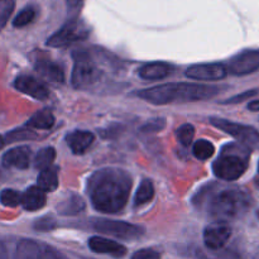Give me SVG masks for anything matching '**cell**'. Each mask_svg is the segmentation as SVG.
I'll return each instance as SVG.
<instances>
[{
	"mask_svg": "<svg viewBox=\"0 0 259 259\" xmlns=\"http://www.w3.org/2000/svg\"><path fill=\"white\" fill-rule=\"evenodd\" d=\"M132 179L124 169L103 168L91 175L88 194L93 206L105 214H115L124 209L129 200Z\"/></svg>",
	"mask_w": 259,
	"mask_h": 259,
	"instance_id": "6da1fadb",
	"label": "cell"
},
{
	"mask_svg": "<svg viewBox=\"0 0 259 259\" xmlns=\"http://www.w3.org/2000/svg\"><path fill=\"white\" fill-rule=\"evenodd\" d=\"M218 94H219V88L217 86L191 82H169L144 89L138 91L137 95L154 105H167V104L206 100L214 98Z\"/></svg>",
	"mask_w": 259,
	"mask_h": 259,
	"instance_id": "7a4b0ae2",
	"label": "cell"
},
{
	"mask_svg": "<svg viewBox=\"0 0 259 259\" xmlns=\"http://www.w3.org/2000/svg\"><path fill=\"white\" fill-rule=\"evenodd\" d=\"M199 201H201L209 217L225 223L245 214L252 205V196L239 187H224L210 190L205 196L201 195Z\"/></svg>",
	"mask_w": 259,
	"mask_h": 259,
	"instance_id": "3957f363",
	"label": "cell"
},
{
	"mask_svg": "<svg viewBox=\"0 0 259 259\" xmlns=\"http://www.w3.org/2000/svg\"><path fill=\"white\" fill-rule=\"evenodd\" d=\"M249 149L242 144H229L212 164L215 176L224 181H235L243 176L248 167Z\"/></svg>",
	"mask_w": 259,
	"mask_h": 259,
	"instance_id": "277c9868",
	"label": "cell"
},
{
	"mask_svg": "<svg viewBox=\"0 0 259 259\" xmlns=\"http://www.w3.org/2000/svg\"><path fill=\"white\" fill-rule=\"evenodd\" d=\"M101 71L86 51L73 52V70L71 82L75 89H85L98 82Z\"/></svg>",
	"mask_w": 259,
	"mask_h": 259,
	"instance_id": "5b68a950",
	"label": "cell"
},
{
	"mask_svg": "<svg viewBox=\"0 0 259 259\" xmlns=\"http://www.w3.org/2000/svg\"><path fill=\"white\" fill-rule=\"evenodd\" d=\"M210 123L215 128L232 136L233 138L237 139L242 146L247 147L248 149L259 148V132L257 129L222 118H210Z\"/></svg>",
	"mask_w": 259,
	"mask_h": 259,
	"instance_id": "8992f818",
	"label": "cell"
},
{
	"mask_svg": "<svg viewBox=\"0 0 259 259\" xmlns=\"http://www.w3.org/2000/svg\"><path fill=\"white\" fill-rule=\"evenodd\" d=\"M89 29L80 19H71L63 24L47 40L50 47L63 48L88 38Z\"/></svg>",
	"mask_w": 259,
	"mask_h": 259,
	"instance_id": "52a82bcc",
	"label": "cell"
},
{
	"mask_svg": "<svg viewBox=\"0 0 259 259\" xmlns=\"http://www.w3.org/2000/svg\"><path fill=\"white\" fill-rule=\"evenodd\" d=\"M94 229L101 234L110 235V237L119 238V239H137L143 235V229L138 225L131 223L119 222V220L99 219L93 224Z\"/></svg>",
	"mask_w": 259,
	"mask_h": 259,
	"instance_id": "ba28073f",
	"label": "cell"
},
{
	"mask_svg": "<svg viewBox=\"0 0 259 259\" xmlns=\"http://www.w3.org/2000/svg\"><path fill=\"white\" fill-rule=\"evenodd\" d=\"M232 235V229L224 222L210 224L204 230V243L206 249L219 250L224 248Z\"/></svg>",
	"mask_w": 259,
	"mask_h": 259,
	"instance_id": "9c48e42d",
	"label": "cell"
},
{
	"mask_svg": "<svg viewBox=\"0 0 259 259\" xmlns=\"http://www.w3.org/2000/svg\"><path fill=\"white\" fill-rule=\"evenodd\" d=\"M228 70L230 73L237 76L249 75L259 70V51H244L229 62Z\"/></svg>",
	"mask_w": 259,
	"mask_h": 259,
	"instance_id": "30bf717a",
	"label": "cell"
},
{
	"mask_svg": "<svg viewBox=\"0 0 259 259\" xmlns=\"http://www.w3.org/2000/svg\"><path fill=\"white\" fill-rule=\"evenodd\" d=\"M228 70L220 63H197L190 66L186 70V76L192 80L218 81L227 76Z\"/></svg>",
	"mask_w": 259,
	"mask_h": 259,
	"instance_id": "8fae6325",
	"label": "cell"
},
{
	"mask_svg": "<svg viewBox=\"0 0 259 259\" xmlns=\"http://www.w3.org/2000/svg\"><path fill=\"white\" fill-rule=\"evenodd\" d=\"M15 259H60V257L51 247L25 239L18 244Z\"/></svg>",
	"mask_w": 259,
	"mask_h": 259,
	"instance_id": "7c38bea8",
	"label": "cell"
},
{
	"mask_svg": "<svg viewBox=\"0 0 259 259\" xmlns=\"http://www.w3.org/2000/svg\"><path fill=\"white\" fill-rule=\"evenodd\" d=\"M14 86L18 91L37 100H46L50 96V91L46 88L45 83L32 76H19L15 78Z\"/></svg>",
	"mask_w": 259,
	"mask_h": 259,
	"instance_id": "4fadbf2b",
	"label": "cell"
},
{
	"mask_svg": "<svg viewBox=\"0 0 259 259\" xmlns=\"http://www.w3.org/2000/svg\"><path fill=\"white\" fill-rule=\"evenodd\" d=\"M32 161V151L27 146H19L12 148L3 156V166L7 168L25 169Z\"/></svg>",
	"mask_w": 259,
	"mask_h": 259,
	"instance_id": "5bb4252c",
	"label": "cell"
},
{
	"mask_svg": "<svg viewBox=\"0 0 259 259\" xmlns=\"http://www.w3.org/2000/svg\"><path fill=\"white\" fill-rule=\"evenodd\" d=\"M89 248L99 254H109L120 258L126 254V248L120 243L104 237H93L89 239Z\"/></svg>",
	"mask_w": 259,
	"mask_h": 259,
	"instance_id": "9a60e30c",
	"label": "cell"
},
{
	"mask_svg": "<svg viewBox=\"0 0 259 259\" xmlns=\"http://www.w3.org/2000/svg\"><path fill=\"white\" fill-rule=\"evenodd\" d=\"M34 67L38 75L42 78H45L46 81H48V82L62 83L65 81L63 70L57 63L53 62V61L47 60V58H42V60H38L35 62Z\"/></svg>",
	"mask_w": 259,
	"mask_h": 259,
	"instance_id": "2e32d148",
	"label": "cell"
},
{
	"mask_svg": "<svg viewBox=\"0 0 259 259\" xmlns=\"http://www.w3.org/2000/svg\"><path fill=\"white\" fill-rule=\"evenodd\" d=\"M94 134L88 131H75L66 137L68 147L75 154H82L94 142Z\"/></svg>",
	"mask_w": 259,
	"mask_h": 259,
	"instance_id": "e0dca14e",
	"label": "cell"
},
{
	"mask_svg": "<svg viewBox=\"0 0 259 259\" xmlns=\"http://www.w3.org/2000/svg\"><path fill=\"white\" fill-rule=\"evenodd\" d=\"M22 206L28 211H35L42 209L46 205V192L42 191L38 186H30L22 195Z\"/></svg>",
	"mask_w": 259,
	"mask_h": 259,
	"instance_id": "ac0fdd59",
	"label": "cell"
},
{
	"mask_svg": "<svg viewBox=\"0 0 259 259\" xmlns=\"http://www.w3.org/2000/svg\"><path fill=\"white\" fill-rule=\"evenodd\" d=\"M172 72V67L164 62H151L139 68V76L143 80H161Z\"/></svg>",
	"mask_w": 259,
	"mask_h": 259,
	"instance_id": "d6986e66",
	"label": "cell"
},
{
	"mask_svg": "<svg viewBox=\"0 0 259 259\" xmlns=\"http://www.w3.org/2000/svg\"><path fill=\"white\" fill-rule=\"evenodd\" d=\"M38 185L42 191L53 192L58 187V168L55 166H51L48 168L42 169L38 175Z\"/></svg>",
	"mask_w": 259,
	"mask_h": 259,
	"instance_id": "ffe728a7",
	"label": "cell"
},
{
	"mask_svg": "<svg viewBox=\"0 0 259 259\" xmlns=\"http://www.w3.org/2000/svg\"><path fill=\"white\" fill-rule=\"evenodd\" d=\"M85 209V202L78 195L71 194L57 205V210L61 215H76Z\"/></svg>",
	"mask_w": 259,
	"mask_h": 259,
	"instance_id": "44dd1931",
	"label": "cell"
},
{
	"mask_svg": "<svg viewBox=\"0 0 259 259\" xmlns=\"http://www.w3.org/2000/svg\"><path fill=\"white\" fill-rule=\"evenodd\" d=\"M55 124V116L50 109H43V110L37 111L32 118L28 120L27 126L34 129H51Z\"/></svg>",
	"mask_w": 259,
	"mask_h": 259,
	"instance_id": "7402d4cb",
	"label": "cell"
},
{
	"mask_svg": "<svg viewBox=\"0 0 259 259\" xmlns=\"http://www.w3.org/2000/svg\"><path fill=\"white\" fill-rule=\"evenodd\" d=\"M154 196V187L151 180H143L142 184L139 185L137 194L134 196V205L136 206H142L146 205L153 199Z\"/></svg>",
	"mask_w": 259,
	"mask_h": 259,
	"instance_id": "603a6c76",
	"label": "cell"
},
{
	"mask_svg": "<svg viewBox=\"0 0 259 259\" xmlns=\"http://www.w3.org/2000/svg\"><path fill=\"white\" fill-rule=\"evenodd\" d=\"M56 158V151L52 147H46L42 148L37 154H35L34 158V167L39 171L42 169L48 168L53 164V161Z\"/></svg>",
	"mask_w": 259,
	"mask_h": 259,
	"instance_id": "cb8c5ba5",
	"label": "cell"
},
{
	"mask_svg": "<svg viewBox=\"0 0 259 259\" xmlns=\"http://www.w3.org/2000/svg\"><path fill=\"white\" fill-rule=\"evenodd\" d=\"M196 259H243L238 253L233 252V250H197Z\"/></svg>",
	"mask_w": 259,
	"mask_h": 259,
	"instance_id": "d4e9b609",
	"label": "cell"
},
{
	"mask_svg": "<svg viewBox=\"0 0 259 259\" xmlns=\"http://www.w3.org/2000/svg\"><path fill=\"white\" fill-rule=\"evenodd\" d=\"M192 152H194V156L197 159H200V161H206V159L211 158L215 152V148L212 146V143H210L209 141H206V139H200V141H197L194 144Z\"/></svg>",
	"mask_w": 259,
	"mask_h": 259,
	"instance_id": "484cf974",
	"label": "cell"
},
{
	"mask_svg": "<svg viewBox=\"0 0 259 259\" xmlns=\"http://www.w3.org/2000/svg\"><path fill=\"white\" fill-rule=\"evenodd\" d=\"M177 139H179L180 143L185 147H189L192 143L195 137V128L191 124H182L181 126H179L176 131Z\"/></svg>",
	"mask_w": 259,
	"mask_h": 259,
	"instance_id": "4316f807",
	"label": "cell"
},
{
	"mask_svg": "<svg viewBox=\"0 0 259 259\" xmlns=\"http://www.w3.org/2000/svg\"><path fill=\"white\" fill-rule=\"evenodd\" d=\"M22 201V195L13 189H5L0 192V202L4 206L15 207Z\"/></svg>",
	"mask_w": 259,
	"mask_h": 259,
	"instance_id": "83f0119b",
	"label": "cell"
},
{
	"mask_svg": "<svg viewBox=\"0 0 259 259\" xmlns=\"http://www.w3.org/2000/svg\"><path fill=\"white\" fill-rule=\"evenodd\" d=\"M35 18V9L33 7H27L23 10H20L19 14L14 18L13 20V25L15 28H22L28 25L29 23L33 22V19Z\"/></svg>",
	"mask_w": 259,
	"mask_h": 259,
	"instance_id": "f1b7e54d",
	"label": "cell"
},
{
	"mask_svg": "<svg viewBox=\"0 0 259 259\" xmlns=\"http://www.w3.org/2000/svg\"><path fill=\"white\" fill-rule=\"evenodd\" d=\"M15 8V0H0V32L9 20Z\"/></svg>",
	"mask_w": 259,
	"mask_h": 259,
	"instance_id": "f546056e",
	"label": "cell"
},
{
	"mask_svg": "<svg viewBox=\"0 0 259 259\" xmlns=\"http://www.w3.org/2000/svg\"><path fill=\"white\" fill-rule=\"evenodd\" d=\"M132 259H161V253L152 248H144L139 249L132 255Z\"/></svg>",
	"mask_w": 259,
	"mask_h": 259,
	"instance_id": "4dcf8cb0",
	"label": "cell"
},
{
	"mask_svg": "<svg viewBox=\"0 0 259 259\" xmlns=\"http://www.w3.org/2000/svg\"><path fill=\"white\" fill-rule=\"evenodd\" d=\"M258 91L257 90H249V91H245V93L239 94L237 96H233V98L228 99L227 101H223V104H238V103H242V101L247 100V99L252 98V96L257 95Z\"/></svg>",
	"mask_w": 259,
	"mask_h": 259,
	"instance_id": "1f68e13d",
	"label": "cell"
},
{
	"mask_svg": "<svg viewBox=\"0 0 259 259\" xmlns=\"http://www.w3.org/2000/svg\"><path fill=\"white\" fill-rule=\"evenodd\" d=\"M163 126H164L163 119H156V120L147 123L146 125L142 128V132H146V133H148V132H158L161 131Z\"/></svg>",
	"mask_w": 259,
	"mask_h": 259,
	"instance_id": "d6a6232c",
	"label": "cell"
},
{
	"mask_svg": "<svg viewBox=\"0 0 259 259\" xmlns=\"http://www.w3.org/2000/svg\"><path fill=\"white\" fill-rule=\"evenodd\" d=\"M35 228L38 230H51L52 228H55V220L52 218H43V219L37 220L35 223Z\"/></svg>",
	"mask_w": 259,
	"mask_h": 259,
	"instance_id": "836d02e7",
	"label": "cell"
},
{
	"mask_svg": "<svg viewBox=\"0 0 259 259\" xmlns=\"http://www.w3.org/2000/svg\"><path fill=\"white\" fill-rule=\"evenodd\" d=\"M0 259H9L7 248H5V245L2 242H0Z\"/></svg>",
	"mask_w": 259,
	"mask_h": 259,
	"instance_id": "e575fe53",
	"label": "cell"
},
{
	"mask_svg": "<svg viewBox=\"0 0 259 259\" xmlns=\"http://www.w3.org/2000/svg\"><path fill=\"white\" fill-rule=\"evenodd\" d=\"M248 109L250 111H259V100H253L248 104Z\"/></svg>",
	"mask_w": 259,
	"mask_h": 259,
	"instance_id": "d590c367",
	"label": "cell"
},
{
	"mask_svg": "<svg viewBox=\"0 0 259 259\" xmlns=\"http://www.w3.org/2000/svg\"><path fill=\"white\" fill-rule=\"evenodd\" d=\"M66 3H67L68 7L75 8V7H78V5L82 3V0H66Z\"/></svg>",
	"mask_w": 259,
	"mask_h": 259,
	"instance_id": "8d00e7d4",
	"label": "cell"
},
{
	"mask_svg": "<svg viewBox=\"0 0 259 259\" xmlns=\"http://www.w3.org/2000/svg\"><path fill=\"white\" fill-rule=\"evenodd\" d=\"M3 146H4V139H3V137L0 136V149L3 148Z\"/></svg>",
	"mask_w": 259,
	"mask_h": 259,
	"instance_id": "74e56055",
	"label": "cell"
},
{
	"mask_svg": "<svg viewBox=\"0 0 259 259\" xmlns=\"http://www.w3.org/2000/svg\"><path fill=\"white\" fill-rule=\"evenodd\" d=\"M255 184H257V186L259 189V164H258V176H257V179H255Z\"/></svg>",
	"mask_w": 259,
	"mask_h": 259,
	"instance_id": "f35d334b",
	"label": "cell"
},
{
	"mask_svg": "<svg viewBox=\"0 0 259 259\" xmlns=\"http://www.w3.org/2000/svg\"><path fill=\"white\" fill-rule=\"evenodd\" d=\"M257 218H258V220H259V210L257 211Z\"/></svg>",
	"mask_w": 259,
	"mask_h": 259,
	"instance_id": "ab89813d",
	"label": "cell"
}]
</instances>
